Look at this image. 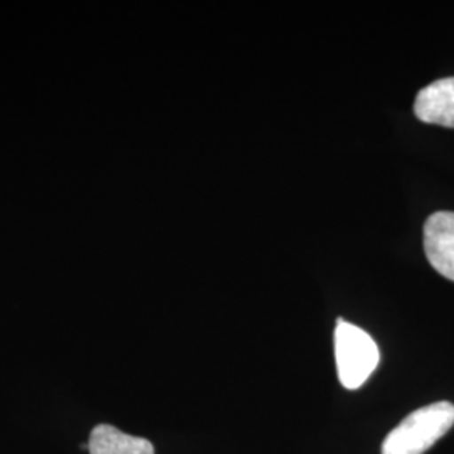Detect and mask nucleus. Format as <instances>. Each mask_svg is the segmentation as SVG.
<instances>
[{
  "label": "nucleus",
  "instance_id": "3",
  "mask_svg": "<svg viewBox=\"0 0 454 454\" xmlns=\"http://www.w3.org/2000/svg\"><path fill=\"white\" fill-rule=\"evenodd\" d=\"M424 251L439 275L454 281V212H436L424 224Z\"/></svg>",
  "mask_w": 454,
  "mask_h": 454
},
{
  "label": "nucleus",
  "instance_id": "1",
  "mask_svg": "<svg viewBox=\"0 0 454 454\" xmlns=\"http://www.w3.org/2000/svg\"><path fill=\"white\" fill-rule=\"evenodd\" d=\"M454 424V406L441 401L411 412L392 429L382 444V454H424Z\"/></svg>",
  "mask_w": 454,
  "mask_h": 454
},
{
  "label": "nucleus",
  "instance_id": "5",
  "mask_svg": "<svg viewBox=\"0 0 454 454\" xmlns=\"http://www.w3.org/2000/svg\"><path fill=\"white\" fill-rule=\"evenodd\" d=\"M88 450L90 454H155L148 439L125 434L110 424H99L91 431Z\"/></svg>",
  "mask_w": 454,
  "mask_h": 454
},
{
  "label": "nucleus",
  "instance_id": "4",
  "mask_svg": "<svg viewBox=\"0 0 454 454\" xmlns=\"http://www.w3.org/2000/svg\"><path fill=\"white\" fill-rule=\"evenodd\" d=\"M414 114L424 123L454 129V78L422 88L414 101Z\"/></svg>",
  "mask_w": 454,
  "mask_h": 454
},
{
  "label": "nucleus",
  "instance_id": "2",
  "mask_svg": "<svg viewBox=\"0 0 454 454\" xmlns=\"http://www.w3.org/2000/svg\"><path fill=\"white\" fill-rule=\"evenodd\" d=\"M335 358L339 379L345 389H358L379 365L380 352L372 337L356 325L343 320L335 330Z\"/></svg>",
  "mask_w": 454,
  "mask_h": 454
}]
</instances>
